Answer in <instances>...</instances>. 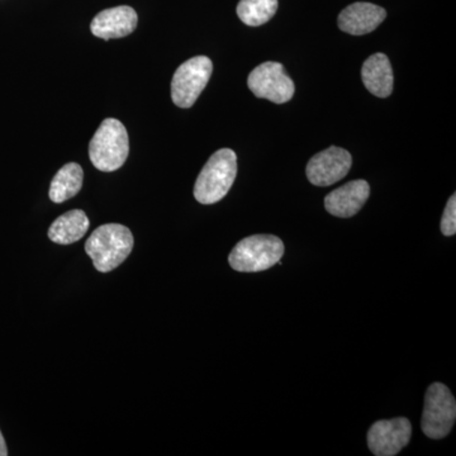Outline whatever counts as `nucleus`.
Instances as JSON below:
<instances>
[{"mask_svg": "<svg viewBox=\"0 0 456 456\" xmlns=\"http://www.w3.org/2000/svg\"><path fill=\"white\" fill-rule=\"evenodd\" d=\"M130 152V140L125 125L107 118L99 126L89 143V158L98 170L112 173L125 165Z\"/></svg>", "mask_w": 456, "mask_h": 456, "instance_id": "nucleus-3", "label": "nucleus"}, {"mask_svg": "<svg viewBox=\"0 0 456 456\" xmlns=\"http://www.w3.org/2000/svg\"><path fill=\"white\" fill-rule=\"evenodd\" d=\"M353 164L350 152L341 147L331 146L318 152L308 161L307 179L316 187H330L349 174Z\"/></svg>", "mask_w": 456, "mask_h": 456, "instance_id": "nucleus-9", "label": "nucleus"}, {"mask_svg": "<svg viewBox=\"0 0 456 456\" xmlns=\"http://www.w3.org/2000/svg\"><path fill=\"white\" fill-rule=\"evenodd\" d=\"M441 232L444 236H454L456 233V194L449 198L441 218Z\"/></svg>", "mask_w": 456, "mask_h": 456, "instance_id": "nucleus-17", "label": "nucleus"}, {"mask_svg": "<svg viewBox=\"0 0 456 456\" xmlns=\"http://www.w3.org/2000/svg\"><path fill=\"white\" fill-rule=\"evenodd\" d=\"M83 180L84 173L79 164L64 165L51 182L50 200L59 204L77 196L83 187Z\"/></svg>", "mask_w": 456, "mask_h": 456, "instance_id": "nucleus-15", "label": "nucleus"}, {"mask_svg": "<svg viewBox=\"0 0 456 456\" xmlns=\"http://www.w3.org/2000/svg\"><path fill=\"white\" fill-rule=\"evenodd\" d=\"M412 426L406 417L380 419L368 431V448L375 456L399 454L411 441Z\"/></svg>", "mask_w": 456, "mask_h": 456, "instance_id": "nucleus-8", "label": "nucleus"}, {"mask_svg": "<svg viewBox=\"0 0 456 456\" xmlns=\"http://www.w3.org/2000/svg\"><path fill=\"white\" fill-rule=\"evenodd\" d=\"M248 86L255 97L268 99L275 104H284L293 98L296 86L284 66L266 61L255 68L248 77Z\"/></svg>", "mask_w": 456, "mask_h": 456, "instance_id": "nucleus-7", "label": "nucleus"}, {"mask_svg": "<svg viewBox=\"0 0 456 456\" xmlns=\"http://www.w3.org/2000/svg\"><path fill=\"white\" fill-rule=\"evenodd\" d=\"M456 421V401L443 383L431 384L425 395L421 428L426 436L440 440L448 436Z\"/></svg>", "mask_w": 456, "mask_h": 456, "instance_id": "nucleus-5", "label": "nucleus"}, {"mask_svg": "<svg viewBox=\"0 0 456 456\" xmlns=\"http://www.w3.org/2000/svg\"><path fill=\"white\" fill-rule=\"evenodd\" d=\"M370 196L367 180H353L335 189L325 198V208L330 215L338 218H350L358 215Z\"/></svg>", "mask_w": 456, "mask_h": 456, "instance_id": "nucleus-11", "label": "nucleus"}, {"mask_svg": "<svg viewBox=\"0 0 456 456\" xmlns=\"http://www.w3.org/2000/svg\"><path fill=\"white\" fill-rule=\"evenodd\" d=\"M139 17L136 11L128 5L104 9L92 20L90 29L95 37L114 40L131 35L136 29Z\"/></svg>", "mask_w": 456, "mask_h": 456, "instance_id": "nucleus-10", "label": "nucleus"}, {"mask_svg": "<svg viewBox=\"0 0 456 456\" xmlns=\"http://www.w3.org/2000/svg\"><path fill=\"white\" fill-rule=\"evenodd\" d=\"M213 64L207 56L189 59L176 69L171 82V99L179 108H191L211 79Z\"/></svg>", "mask_w": 456, "mask_h": 456, "instance_id": "nucleus-6", "label": "nucleus"}, {"mask_svg": "<svg viewBox=\"0 0 456 456\" xmlns=\"http://www.w3.org/2000/svg\"><path fill=\"white\" fill-rule=\"evenodd\" d=\"M362 79L365 88L375 97L388 98L395 82L388 56L378 53L369 57L362 65Z\"/></svg>", "mask_w": 456, "mask_h": 456, "instance_id": "nucleus-13", "label": "nucleus"}, {"mask_svg": "<svg viewBox=\"0 0 456 456\" xmlns=\"http://www.w3.org/2000/svg\"><path fill=\"white\" fill-rule=\"evenodd\" d=\"M89 228V218L82 209L60 216L49 230V239L59 245H71L82 240Z\"/></svg>", "mask_w": 456, "mask_h": 456, "instance_id": "nucleus-14", "label": "nucleus"}, {"mask_svg": "<svg viewBox=\"0 0 456 456\" xmlns=\"http://www.w3.org/2000/svg\"><path fill=\"white\" fill-rule=\"evenodd\" d=\"M386 17V9L379 5L358 2L341 12L338 25L341 31L349 35L362 36L375 31Z\"/></svg>", "mask_w": 456, "mask_h": 456, "instance_id": "nucleus-12", "label": "nucleus"}, {"mask_svg": "<svg viewBox=\"0 0 456 456\" xmlns=\"http://www.w3.org/2000/svg\"><path fill=\"white\" fill-rule=\"evenodd\" d=\"M284 250L283 241L277 236H248L233 248L228 263L236 272H264L281 261Z\"/></svg>", "mask_w": 456, "mask_h": 456, "instance_id": "nucleus-4", "label": "nucleus"}, {"mask_svg": "<svg viewBox=\"0 0 456 456\" xmlns=\"http://www.w3.org/2000/svg\"><path fill=\"white\" fill-rule=\"evenodd\" d=\"M8 449L7 445H5L4 437H3L2 431H0V456H7Z\"/></svg>", "mask_w": 456, "mask_h": 456, "instance_id": "nucleus-18", "label": "nucleus"}, {"mask_svg": "<svg viewBox=\"0 0 456 456\" xmlns=\"http://www.w3.org/2000/svg\"><path fill=\"white\" fill-rule=\"evenodd\" d=\"M134 248V236L130 228L118 224L98 227L86 244V254L94 268L101 273H110L130 256Z\"/></svg>", "mask_w": 456, "mask_h": 456, "instance_id": "nucleus-1", "label": "nucleus"}, {"mask_svg": "<svg viewBox=\"0 0 456 456\" xmlns=\"http://www.w3.org/2000/svg\"><path fill=\"white\" fill-rule=\"evenodd\" d=\"M237 175V156L231 149L216 151L204 165L194 185V198L200 204H215L227 196Z\"/></svg>", "mask_w": 456, "mask_h": 456, "instance_id": "nucleus-2", "label": "nucleus"}, {"mask_svg": "<svg viewBox=\"0 0 456 456\" xmlns=\"http://www.w3.org/2000/svg\"><path fill=\"white\" fill-rule=\"evenodd\" d=\"M278 11V0H240L237 16L246 26L259 27L268 23Z\"/></svg>", "mask_w": 456, "mask_h": 456, "instance_id": "nucleus-16", "label": "nucleus"}]
</instances>
